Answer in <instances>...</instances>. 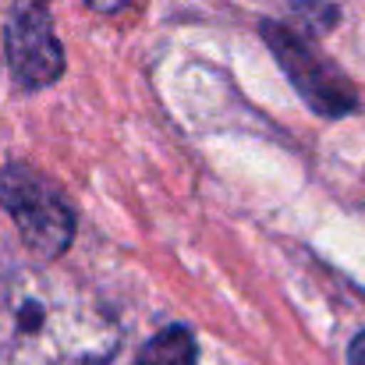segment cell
Masks as SVG:
<instances>
[{"label":"cell","instance_id":"obj_1","mask_svg":"<svg viewBox=\"0 0 365 365\" xmlns=\"http://www.w3.org/2000/svg\"><path fill=\"white\" fill-rule=\"evenodd\" d=\"M121 348L110 305L64 269H14L0 280V365H107Z\"/></svg>","mask_w":365,"mask_h":365},{"label":"cell","instance_id":"obj_2","mask_svg":"<svg viewBox=\"0 0 365 365\" xmlns=\"http://www.w3.org/2000/svg\"><path fill=\"white\" fill-rule=\"evenodd\" d=\"M0 206L39 259H57L75 238V213L61 192L21 163L0 167Z\"/></svg>","mask_w":365,"mask_h":365},{"label":"cell","instance_id":"obj_3","mask_svg":"<svg viewBox=\"0 0 365 365\" xmlns=\"http://www.w3.org/2000/svg\"><path fill=\"white\" fill-rule=\"evenodd\" d=\"M262 39H266L269 53L277 57V64L284 68V75L291 78V86L302 93V100L319 118H348V114L359 110V89L302 32L266 21L262 25Z\"/></svg>","mask_w":365,"mask_h":365},{"label":"cell","instance_id":"obj_4","mask_svg":"<svg viewBox=\"0 0 365 365\" xmlns=\"http://www.w3.org/2000/svg\"><path fill=\"white\" fill-rule=\"evenodd\" d=\"M4 46H7V64L25 89H46L64 75L61 39L53 32L46 7L36 0L14 4L4 25Z\"/></svg>","mask_w":365,"mask_h":365},{"label":"cell","instance_id":"obj_5","mask_svg":"<svg viewBox=\"0 0 365 365\" xmlns=\"http://www.w3.org/2000/svg\"><path fill=\"white\" fill-rule=\"evenodd\" d=\"M135 365H199V344L188 327H167L149 337Z\"/></svg>","mask_w":365,"mask_h":365},{"label":"cell","instance_id":"obj_6","mask_svg":"<svg viewBox=\"0 0 365 365\" xmlns=\"http://www.w3.org/2000/svg\"><path fill=\"white\" fill-rule=\"evenodd\" d=\"M93 11H100V14H118V11H124L131 0H86Z\"/></svg>","mask_w":365,"mask_h":365},{"label":"cell","instance_id":"obj_7","mask_svg":"<svg viewBox=\"0 0 365 365\" xmlns=\"http://www.w3.org/2000/svg\"><path fill=\"white\" fill-rule=\"evenodd\" d=\"M348 362L351 365H365V330L351 341V348H348Z\"/></svg>","mask_w":365,"mask_h":365}]
</instances>
